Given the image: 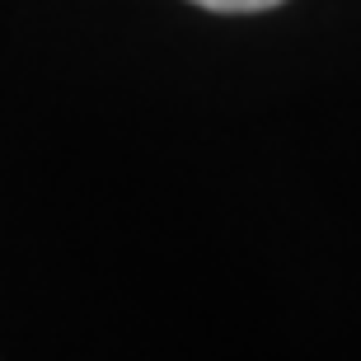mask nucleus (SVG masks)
Segmentation results:
<instances>
[{"mask_svg": "<svg viewBox=\"0 0 361 361\" xmlns=\"http://www.w3.org/2000/svg\"><path fill=\"white\" fill-rule=\"evenodd\" d=\"M188 5H202V10H216V14H258L281 5V0H188Z\"/></svg>", "mask_w": 361, "mask_h": 361, "instance_id": "1", "label": "nucleus"}]
</instances>
